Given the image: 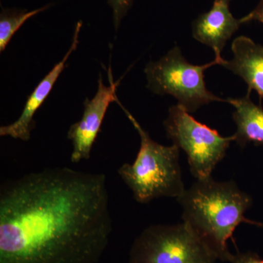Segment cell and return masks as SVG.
I'll return each mask as SVG.
<instances>
[{
  "instance_id": "obj_1",
  "label": "cell",
  "mask_w": 263,
  "mask_h": 263,
  "mask_svg": "<svg viewBox=\"0 0 263 263\" xmlns=\"http://www.w3.org/2000/svg\"><path fill=\"white\" fill-rule=\"evenodd\" d=\"M112 229L103 174L54 167L1 186L0 263H98Z\"/></svg>"
},
{
  "instance_id": "obj_2",
  "label": "cell",
  "mask_w": 263,
  "mask_h": 263,
  "mask_svg": "<svg viewBox=\"0 0 263 263\" xmlns=\"http://www.w3.org/2000/svg\"><path fill=\"white\" fill-rule=\"evenodd\" d=\"M177 200L183 209V223L223 262H230L233 256L228 240L237 227L241 223L263 227L262 223L245 217L252 198L233 181L219 182L212 177L197 180Z\"/></svg>"
},
{
  "instance_id": "obj_3",
  "label": "cell",
  "mask_w": 263,
  "mask_h": 263,
  "mask_svg": "<svg viewBox=\"0 0 263 263\" xmlns=\"http://www.w3.org/2000/svg\"><path fill=\"white\" fill-rule=\"evenodd\" d=\"M122 107L141 138L134 162L124 163L118 174L133 193L137 202L146 204L162 197H178L184 193L179 163L180 148L163 146L154 141L130 113Z\"/></svg>"
},
{
  "instance_id": "obj_4",
  "label": "cell",
  "mask_w": 263,
  "mask_h": 263,
  "mask_svg": "<svg viewBox=\"0 0 263 263\" xmlns=\"http://www.w3.org/2000/svg\"><path fill=\"white\" fill-rule=\"evenodd\" d=\"M216 65L219 62L215 59L205 65H193L183 57L180 48L175 46L158 61L147 64V88L156 95L174 97L178 105L190 114L212 102L227 103V99L207 89L204 79V72Z\"/></svg>"
},
{
  "instance_id": "obj_5",
  "label": "cell",
  "mask_w": 263,
  "mask_h": 263,
  "mask_svg": "<svg viewBox=\"0 0 263 263\" xmlns=\"http://www.w3.org/2000/svg\"><path fill=\"white\" fill-rule=\"evenodd\" d=\"M167 138L187 155L190 172L197 180L212 177L216 166L226 157L234 136L222 137L192 117L179 105L170 107L164 121Z\"/></svg>"
},
{
  "instance_id": "obj_6",
  "label": "cell",
  "mask_w": 263,
  "mask_h": 263,
  "mask_svg": "<svg viewBox=\"0 0 263 263\" xmlns=\"http://www.w3.org/2000/svg\"><path fill=\"white\" fill-rule=\"evenodd\" d=\"M216 254L185 223L146 228L135 240L128 263H215Z\"/></svg>"
},
{
  "instance_id": "obj_7",
  "label": "cell",
  "mask_w": 263,
  "mask_h": 263,
  "mask_svg": "<svg viewBox=\"0 0 263 263\" xmlns=\"http://www.w3.org/2000/svg\"><path fill=\"white\" fill-rule=\"evenodd\" d=\"M109 77L110 85L105 86L100 74L96 94L91 100H85L84 113L81 120L72 124L67 133V138L72 144L70 157L72 163L89 160L109 105L118 100L116 90L119 82H114L110 70Z\"/></svg>"
},
{
  "instance_id": "obj_8",
  "label": "cell",
  "mask_w": 263,
  "mask_h": 263,
  "mask_svg": "<svg viewBox=\"0 0 263 263\" xmlns=\"http://www.w3.org/2000/svg\"><path fill=\"white\" fill-rule=\"evenodd\" d=\"M82 25V21L77 22L72 43L65 57L53 67L47 75L45 76L44 79L39 83L34 91L29 95L23 111L18 119L12 124L0 127V136H9L23 141H28L30 139L31 133L35 127L34 115L48 98L57 79L65 70L71 53L77 49L79 43V34Z\"/></svg>"
},
{
  "instance_id": "obj_9",
  "label": "cell",
  "mask_w": 263,
  "mask_h": 263,
  "mask_svg": "<svg viewBox=\"0 0 263 263\" xmlns=\"http://www.w3.org/2000/svg\"><path fill=\"white\" fill-rule=\"evenodd\" d=\"M229 3L226 0H214L211 10L199 15L192 25L193 37L212 48L219 65L224 60L223 48L242 24L232 14Z\"/></svg>"
},
{
  "instance_id": "obj_10",
  "label": "cell",
  "mask_w": 263,
  "mask_h": 263,
  "mask_svg": "<svg viewBox=\"0 0 263 263\" xmlns=\"http://www.w3.org/2000/svg\"><path fill=\"white\" fill-rule=\"evenodd\" d=\"M233 59L223 60L220 65L239 76L248 86V91H257L263 98V46L251 38L239 36L232 43Z\"/></svg>"
},
{
  "instance_id": "obj_11",
  "label": "cell",
  "mask_w": 263,
  "mask_h": 263,
  "mask_svg": "<svg viewBox=\"0 0 263 263\" xmlns=\"http://www.w3.org/2000/svg\"><path fill=\"white\" fill-rule=\"evenodd\" d=\"M250 95L247 91L243 98L227 99V103L235 108L233 118L237 129L233 136L241 147L251 143L263 146V108L252 101Z\"/></svg>"
},
{
  "instance_id": "obj_12",
  "label": "cell",
  "mask_w": 263,
  "mask_h": 263,
  "mask_svg": "<svg viewBox=\"0 0 263 263\" xmlns=\"http://www.w3.org/2000/svg\"><path fill=\"white\" fill-rule=\"evenodd\" d=\"M51 6V4H48L32 10L2 8L0 13V52L5 51L15 33L27 20L48 10Z\"/></svg>"
},
{
  "instance_id": "obj_13",
  "label": "cell",
  "mask_w": 263,
  "mask_h": 263,
  "mask_svg": "<svg viewBox=\"0 0 263 263\" xmlns=\"http://www.w3.org/2000/svg\"><path fill=\"white\" fill-rule=\"evenodd\" d=\"M134 0H107L113 11L114 25L116 30L120 27L122 19L127 15Z\"/></svg>"
},
{
  "instance_id": "obj_14",
  "label": "cell",
  "mask_w": 263,
  "mask_h": 263,
  "mask_svg": "<svg viewBox=\"0 0 263 263\" xmlns=\"http://www.w3.org/2000/svg\"><path fill=\"white\" fill-rule=\"evenodd\" d=\"M230 262L231 263H263V259L258 254L252 252H239L233 254Z\"/></svg>"
},
{
  "instance_id": "obj_15",
  "label": "cell",
  "mask_w": 263,
  "mask_h": 263,
  "mask_svg": "<svg viewBox=\"0 0 263 263\" xmlns=\"http://www.w3.org/2000/svg\"><path fill=\"white\" fill-rule=\"evenodd\" d=\"M241 24L249 22H258L263 24V0H259L258 5L248 15L240 19Z\"/></svg>"
},
{
  "instance_id": "obj_16",
  "label": "cell",
  "mask_w": 263,
  "mask_h": 263,
  "mask_svg": "<svg viewBox=\"0 0 263 263\" xmlns=\"http://www.w3.org/2000/svg\"><path fill=\"white\" fill-rule=\"evenodd\" d=\"M226 1L229 2L230 3V2L231 1V0H226Z\"/></svg>"
}]
</instances>
